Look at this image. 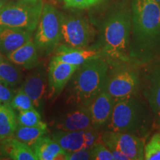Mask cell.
<instances>
[{"instance_id": "cell-21", "label": "cell", "mask_w": 160, "mask_h": 160, "mask_svg": "<svg viewBox=\"0 0 160 160\" xmlns=\"http://www.w3.org/2000/svg\"><path fill=\"white\" fill-rule=\"evenodd\" d=\"M17 126V117L11 106L0 103V140L12 137Z\"/></svg>"}, {"instance_id": "cell-23", "label": "cell", "mask_w": 160, "mask_h": 160, "mask_svg": "<svg viewBox=\"0 0 160 160\" xmlns=\"http://www.w3.org/2000/svg\"><path fill=\"white\" fill-rule=\"evenodd\" d=\"M21 79V73L15 66L4 61L0 63V82L8 87H14Z\"/></svg>"}, {"instance_id": "cell-25", "label": "cell", "mask_w": 160, "mask_h": 160, "mask_svg": "<svg viewBox=\"0 0 160 160\" xmlns=\"http://www.w3.org/2000/svg\"><path fill=\"white\" fill-rule=\"evenodd\" d=\"M144 159L160 160V132L152 136L144 148Z\"/></svg>"}, {"instance_id": "cell-27", "label": "cell", "mask_w": 160, "mask_h": 160, "mask_svg": "<svg viewBox=\"0 0 160 160\" xmlns=\"http://www.w3.org/2000/svg\"><path fill=\"white\" fill-rule=\"evenodd\" d=\"M92 159L95 160H113L111 151L104 143L97 142L91 148Z\"/></svg>"}, {"instance_id": "cell-3", "label": "cell", "mask_w": 160, "mask_h": 160, "mask_svg": "<svg viewBox=\"0 0 160 160\" xmlns=\"http://www.w3.org/2000/svg\"><path fill=\"white\" fill-rule=\"evenodd\" d=\"M131 18L126 12L113 13L104 25L99 50L102 57L111 65L130 62L128 49Z\"/></svg>"}, {"instance_id": "cell-2", "label": "cell", "mask_w": 160, "mask_h": 160, "mask_svg": "<svg viewBox=\"0 0 160 160\" xmlns=\"http://www.w3.org/2000/svg\"><path fill=\"white\" fill-rule=\"evenodd\" d=\"M108 71L109 64L102 57L80 65L69 82L68 102L88 106L105 86Z\"/></svg>"}, {"instance_id": "cell-33", "label": "cell", "mask_w": 160, "mask_h": 160, "mask_svg": "<svg viewBox=\"0 0 160 160\" xmlns=\"http://www.w3.org/2000/svg\"><path fill=\"white\" fill-rule=\"evenodd\" d=\"M154 1H156L158 4H159L160 5V0H154Z\"/></svg>"}, {"instance_id": "cell-14", "label": "cell", "mask_w": 160, "mask_h": 160, "mask_svg": "<svg viewBox=\"0 0 160 160\" xmlns=\"http://www.w3.org/2000/svg\"><path fill=\"white\" fill-rule=\"evenodd\" d=\"M53 57L64 62L80 66L89 60L102 57V53L97 48H73L61 45L56 48Z\"/></svg>"}, {"instance_id": "cell-4", "label": "cell", "mask_w": 160, "mask_h": 160, "mask_svg": "<svg viewBox=\"0 0 160 160\" xmlns=\"http://www.w3.org/2000/svg\"><path fill=\"white\" fill-rule=\"evenodd\" d=\"M107 124L109 131L142 137L149 131L151 117L143 102L134 94L115 101Z\"/></svg>"}, {"instance_id": "cell-32", "label": "cell", "mask_w": 160, "mask_h": 160, "mask_svg": "<svg viewBox=\"0 0 160 160\" xmlns=\"http://www.w3.org/2000/svg\"><path fill=\"white\" fill-rule=\"evenodd\" d=\"M0 52H1V51H0ZM2 61H3V58H2V57L1 53H0V63H1Z\"/></svg>"}, {"instance_id": "cell-9", "label": "cell", "mask_w": 160, "mask_h": 160, "mask_svg": "<svg viewBox=\"0 0 160 160\" xmlns=\"http://www.w3.org/2000/svg\"><path fill=\"white\" fill-rule=\"evenodd\" d=\"M94 33L89 23L79 17H64L62 22V40L65 45L87 48L93 41Z\"/></svg>"}, {"instance_id": "cell-35", "label": "cell", "mask_w": 160, "mask_h": 160, "mask_svg": "<svg viewBox=\"0 0 160 160\" xmlns=\"http://www.w3.org/2000/svg\"><path fill=\"white\" fill-rule=\"evenodd\" d=\"M159 125H160V119H159Z\"/></svg>"}, {"instance_id": "cell-19", "label": "cell", "mask_w": 160, "mask_h": 160, "mask_svg": "<svg viewBox=\"0 0 160 160\" xmlns=\"http://www.w3.org/2000/svg\"><path fill=\"white\" fill-rule=\"evenodd\" d=\"M19 89L31 98L35 108H40L47 90L45 77L41 72H37L26 78Z\"/></svg>"}, {"instance_id": "cell-17", "label": "cell", "mask_w": 160, "mask_h": 160, "mask_svg": "<svg viewBox=\"0 0 160 160\" xmlns=\"http://www.w3.org/2000/svg\"><path fill=\"white\" fill-rule=\"evenodd\" d=\"M7 57L13 64L25 69L34 68L39 65L38 49L32 39L8 53Z\"/></svg>"}, {"instance_id": "cell-12", "label": "cell", "mask_w": 160, "mask_h": 160, "mask_svg": "<svg viewBox=\"0 0 160 160\" xmlns=\"http://www.w3.org/2000/svg\"><path fill=\"white\" fill-rule=\"evenodd\" d=\"M145 77V96L158 122L160 119V59L153 62Z\"/></svg>"}, {"instance_id": "cell-10", "label": "cell", "mask_w": 160, "mask_h": 160, "mask_svg": "<svg viewBox=\"0 0 160 160\" xmlns=\"http://www.w3.org/2000/svg\"><path fill=\"white\" fill-rule=\"evenodd\" d=\"M79 67L53 57L48 68L49 98L57 97L62 92Z\"/></svg>"}, {"instance_id": "cell-31", "label": "cell", "mask_w": 160, "mask_h": 160, "mask_svg": "<svg viewBox=\"0 0 160 160\" xmlns=\"http://www.w3.org/2000/svg\"><path fill=\"white\" fill-rule=\"evenodd\" d=\"M6 0H0V8L5 5Z\"/></svg>"}, {"instance_id": "cell-30", "label": "cell", "mask_w": 160, "mask_h": 160, "mask_svg": "<svg viewBox=\"0 0 160 160\" xmlns=\"http://www.w3.org/2000/svg\"><path fill=\"white\" fill-rule=\"evenodd\" d=\"M13 96L14 94L13 91H11L8 86L0 82V102L10 105Z\"/></svg>"}, {"instance_id": "cell-34", "label": "cell", "mask_w": 160, "mask_h": 160, "mask_svg": "<svg viewBox=\"0 0 160 160\" xmlns=\"http://www.w3.org/2000/svg\"><path fill=\"white\" fill-rule=\"evenodd\" d=\"M0 144H1V142H0ZM0 157H1V153H0Z\"/></svg>"}, {"instance_id": "cell-24", "label": "cell", "mask_w": 160, "mask_h": 160, "mask_svg": "<svg viewBox=\"0 0 160 160\" xmlns=\"http://www.w3.org/2000/svg\"><path fill=\"white\" fill-rule=\"evenodd\" d=\"M18 125L21 126H39L45 124L42 122L41 116L36 108L20 111L17 117Z\"/></svg>"}, {"instance_id": "cell-15", "label": "cell", "mask_w": 160, "mask_h": 160, "mask_svg": "<svg viewBox=\"0 0 160 160\" xmlns=\"http://www.w3.org/2000/svg\"><path fill=\"white\" fill-rule=\"evenodd\" d=\"M32 39V31L0 26V51L8 55Z\"/></svg>"}, {"instance_id": "cell-16", "label": "cell", "mask_w": 160, "mask_h": 160, "mask_svg": "<svg viewBox=\"0 0 160 160\" xmlns=\"http://www.w3.org/2000/svg\"><path fill=\"white\" fill-rule=\"evenodd\" d=\"M1 157L13 160H37L31 147L22 142L12 136L1 140Z\"/></svg>"}, {"instance_id": "cell-8", "label": "cell", "mask_w": 160, "mask_h": 160, "mask_svg": "<svg viewBox=\"0 0 160 160\" xmlns=\"http://www.w3.org/2000/svg\"><path fill=\"white\" fill-rule=\"evenodd\" d=\"M102 141L108 149L121 151L128 160L144 159V142L137 135L108 130L102 136Z\"/></svg>"}, {"instance_id": "cell-20", "label": "cell", "mask_w": 160, "mask_h": 160, "mask_svg": "<svg viewBox=\"0 0 160 160\" xmlns=\"http://www.w3.org/2000/svg\"><path fill=\"white\" fill-rule=\"evenodd\" d=\"M85 130L73 131H59L53 134L54 139L66 152L77 151L82 149H90L86 139Z\"/></svg>"}, {"instance_id": "cell-7", "label": "cell", "mask_w": 160, "mask_h": 160, "mask_svg": "<svg viewBox=\"0 0 160 160\" xmlns=\"http://www.w3.org/2000/svg\"><path fill=\"white\" fill-rule=\"evenodd\" d=\"M108 73L105 88L115 101L137 94L140 79L136 70L122 64Z\"/></svg>"}, {"instance_id": "cell-26", "label": "cell", "mask_w": 160, "mask_h": 160, "mask_svg": "<svg viewBox=\"0 0 160 160\" xmlns=\"http://www.w3.org/2000/svg\"><path fill=\"white\" fill-rule=\"evenodd\" d=\"M10 105L13 110H17L19 112L35 108L31 98L21 89L18 90L17 93L13 96Z\"/></svg>"}, {"instance_id": "cell-5", "label": "cell", "mask_w": 160, "mask_h": 160, "mask_svg": "<svg viewBox=\"0 0 160 160\" xmlns=\"http://www.w3.org/2000/svg\"><path fill=\"white\" fill-rule=\"evenodd\" d=\"M42 0H19L0 8V26L33 32L37 28L43 8Z\"/></svg>"}, {"instance_id": "cell-1", "label": "cell", "mask_w": 160, "mask_h": 160, "mask_svg": "<svg viewBox=\"0 0 160 160\" xmlns=\"http://www.w3.org/2000/svg\"><path fill=\"white\" fill-rule=\"evenodd\" d=\"M130 62L144 65L160 59V5L154 0H133Z\"/></svg>"}, {"instance_id": "cell-11", "label": "cell", "mask_w": 160, "mask_h": 160, "mask_svg": "<svg viewBox=\"0 0 160 160\" xmlns=\"http://www.w3.org/2000/svg\"><path fill=\"white\" fill-rule=\"evenodd\" d=\"M53 126L59 131H81L93 128L88 106L77 105L75 109L59 116L53 122Z\"/></svg>"}, {"instance_id": "cell-28", "label": "cell", "mask_w": 160, "mask_h": 160, "mask_svg": "<svg viewBox=\"0 0 160 160\" xmlns=\"http://www.w3.org/2000/svg\"><path fill=\"white\" fill-rule=\"evenodd\" d=\"M102 1L103 0H63L66 7L78 9L88 8Z\"/></svg>"}, {"instance_id": "cell-18", "label": "cell", "mask_w": 160, "mask_h": 160, "mask_svg": "<svg viewBox=\"0 0 160 160\" xmlns=\"http://www.w3.org/2000/svg\"><path fill=\"white\" fill-rule=\"evenodd\" d=\"M37 160H67V153L65 150L54 139L49 137H42L31 147Z\"/></svg>"}, {"instance_id": "cell-13", "label": "cell", "mask_w": 160, "mask_h": 160, "mask_svg": "<svg viewBox=\"0 0 160 160\" xmlns=\"http://www.w3.org/2000/svg\"><path fill=\"white\" fill-rule=\"evenodd\" d=\"M114 103L115 100L104 87L88 106L93 128L100 127L108 123Z\"/></svg>"}, {"instance_id": "cell-29", "label": "cell", "mask_w": 160, "mask_h": 160, "mask_svg": "<svg viewBox=\"0 0 160 160\" xmlns=\"http://www.w3.org/2000/svg\"><path fill=\"white\" fill-rule=\"evenodd\" d=\"M92 159L91 151L90 149H82L77 151L68 152L67 160H88Z\"/></svg>"}, {"instance_id": "cell-36", "label": "cell", "mask_w": 160, "mask_h": 160, "mask_svg": "<svg viewBox=\"0 0 160 160\" xmlns=\"http://www.w3.org/2000/svg\"><path fill=\"white\" fill-rule=\"evenodd\" d=\"M0 103H1V102H0Z\"/></svg>"}, {"instance_id": "cell-6", "label": "cell", "mask_w": 160, "mask_h": 160, "mask_svg": "<svg viewBox=\"0 0 160 160\" xmlns=\"http://www.w3.org/2000/svg\"><path fill=\"white\" fill-rule=\"evenodd\" d=\"M63 16L49 4L43 5L38 22L34 43L39 51L49 53L55 50L62 40Z\"/></svg>"}, {"instance_id": "cell-22", "label": "cell", "mask_w": 160, "mask_h": 160, "mask_svg": "<svg viewBox=\"0 0 160 160\" xmlns=\"http://www.w3.org/2000/svg\"><path fill=\"white\" fill-rule=\"evenodd\" d=\"M46 132L47 125L45 123L42 125L33 127L18 125L13 137L22 142L32 147L38 141V139L45 134Z\"/></svg>"}]
</instances>
